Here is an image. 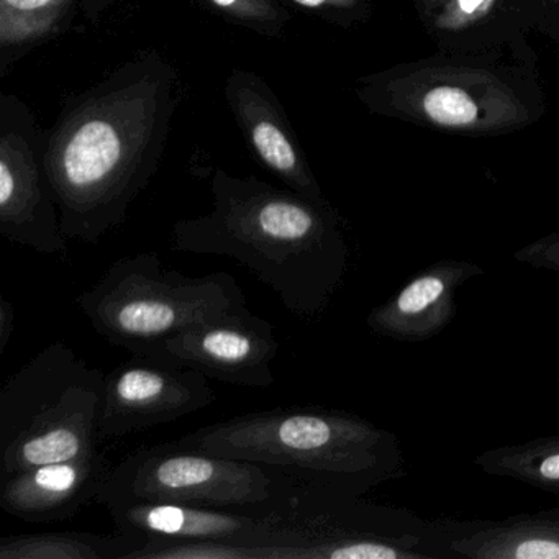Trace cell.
Segmentation results:
<instances>
[{"instance_id":"6da1fadb","label":"cell","mask_w":559,"mask_h":559,"mask_svg":"<svg viewBox=\"0 0 559 559\" xmlns=\"http://www.w3.org/2000/svg\"><path fill=\"white\" fill-rule=\"evenodd\" d=\"M181 99L176 68L146 50L64 103L44 159L68 240L94 245L127 221L158 173Z\"/></svg>"},{"instance_id":"7a4b0ae2","label":"cell","mask_w":559,"mask_h":559,"mask_svg":"<svg viewBox=\"0 0 559 559\" xmlns=\"http://www.w3.org/2000/svg\"><path fill=\"white\" fill-rule=\"evenodd\" d=\"M211 192L209 214L173 225V250L237 261L294 316L317 319L325 313L349 264L335 207L224 169L212 175Z\"/></svg>"},{"instance_id":"3957f363","label":"cell","mask_w":559,"mask_h":559,"mask_svg":"<svg viewBox=\"0 0 559 559\" xmlns=\"http://www.w3.org/2000/svg\"><path fill=\"white\" fill-rule=\"evenodd\" d=\"M178 443L261 464L299 484L358 496L407 476L397 435L338 408L250 412L199 428Z\"/></svg>"},{"instance_id":"277c9868","label":"cell","mask_w":559,"mask_h":559,"mask_svg":"<svg viewBox=\"0 0 559 559\" xmlns=\"http://www.w3.org/2000/svg\"><path fill=\"white\" fill-rule=\"evenodd\" d=\"M266 530L245 545L253 559H457L461 520H430L358 493L294 480L266 513Z\"/></svg>"},{"instance_id":"5b68a950","label":"cell","mask_w":559,"mask_h":559,"mask_svg":"<svg viewBox=\"0 0 559 559\" xmlns=\"http://www.w3.org/2000/svg\"><path fill=\"white\" fill-rule=\"evenodd\" d=\"M106 374L55 342L0 389L2 474L99 450Z\"/></svg>"},{"instance_id":"8992f818","label":"cell","mask_w":559,"mask_h":559,"mask_svg":"<svg viewBox=\"0 0 559 559\" xmlns=\"http://www.w3.org/2000/svg\"><path fill=\"white\" fill-rule=\"evenodd\" d=\"M76 304L104 340L155 359L168 340L247 307V299L230 274L186 276L165 267L158 254L140 253L110 264Z\"/></svg>"},{"instance_id":"52a82bcc","label":"cell","mask_w":559,"mask_h":559,"mask_svg":"<svg viewBox=\"0 0 559 559\" xmlns=\"http://www.w3.org/2000/svg\"><path fill=\"white\" fill-rule=\"evenodd\" d=\"M293 484L286 474L261 464L171 441L140 448L114 466L96 502H175L266 515Z\"/></svg>"},{"instance_id":"ba28073f","label":"cell","mask_w":559,"mask_h":559,"mask_svg":"<svg viewBox=\"0 0 559 559\" xmlns=\"http://www.w3.org/2000/svg\"><path fill=\"white\" fill-rule=\"evenodd\" d=\"M372 109L461 133H497L532 120L530 103L496 71L450 61L402 67L369 81Z\"/></svg>"},{"instance_id":"9c48e42d","label":"cell","mask_w":559,"mask_h":559,"mask_svg":"<svg viewBox=\"0 0 559 559\" xmlns=\"http://www.w3.org/2000/svg\"><path fill=\"white\" fill-rule=\"evenodd\" d=\"M45 132L19 97L0 96V235L41 254H63L68 238L44 159Z\"/></svg>"},{"instance_id":"30bf717a","label":"cell","mask_w":559,"mask_h":559,"mask_svg":"<svg viewBox=\"0 0 559 559\" xmlns=\"http://www.w3.org/2000/svg\"><path fill=\"white\" fill-rule=\"evenodd\" d=\"M215 401L217 392L202 372L135 356L106 376L100 441L179 420Z\"/></svg>"},{"instance_id":"8fae6325","label":"cell","mask_w":559,"mask_h":559,"mask_svg":"<svg viewBox=\"0 0 559 559\" xmlns=\"http://www.w3.org/2000/svg\"><path fill=\"white\" fill-rule=\"evenodd\" d=\"M277 353L273 323L241 307L168 340L155 361L195 369L225 384L267 389L276 382L271 365Z\"/></svg>"},{"instance_id":"7c38bea8","label":"cell","mask_w":559,"mask_h":559,"mask_svg":"<svg viewBox=\"0 0 559 559\" xmlns=\"http://www.w3.org/2000/svg\"><path fill=\"white\" fill-rule=\"evenodd\" d=\"M224 96L258 162L297 194L310 201H329L270 84L253 71L234 68L225 81Z\"/></svg>"},{"instance_id":"4fadbf2b","label":"cell","mask_w":559,"mask_h":559,"mask_svg":"<svg viewBox=\"0 0 559 559\" xmlns=\"http://www.w3.org/2000/svg\"><path fill=\"white\" fill-rule=\"evenodd\" d=\"M473 261L443 258L415 274L366 319L374 335L402 343H421L440 335L457 312V290L483 276Z\"/></svg>"},{"instance_id":"5bb4252c","label":"cell","mask_w":559,"mask_h":559,"mask_svg":"<svg viewBox=\"0 0 559 559\" xmlns=\"http://www.w3.org/2000/svg\"><path fill=\"white\" fill-rule=\"evenodd\" d=\"M100 450L74 460L2 474L0 509L28 523H58L73 519L96 502L112 471Z\"/></svg>"},{"instance_id":"9a60e30c","label":"cell","mask_w":559,"mask_h":559,"mask_svg":"<svg viewBox=\"0 0 559 559\" xmlns=\"http://www.w3.org/2000/svg\"><path fill=\"white\" fill-rule=\"evenodd\" d=\"M120 532L142 536L146 543L234 539L247 543L267 528L266 515L205 509L175 502L104 503Z\"/></svg>"},{"instance_id":"2e32d148","label":"cell","mask_w":559,"mask_h":559,"mask_svg":"<svg viewBox=\"0 0 559 559\" xmlns=\"http://www.w3.org/2000/svg\"><path fill=\"white\" fill-rule=\"evenodd\" d=\"M451 548L457 559H559V507L461 520Z\"/></svg>"},{"instance_id":"e0dca14e","label":"cell","mask_w":559,"mask_h":559,"mask_svg":"<svg viewBox=\"0 0 559 559\" xmlns=\"http://www.w3.org/2000/svg\"><path fill=\"white\" fill-rule=\"evenodd\" d=\"M146 545L142 536L120 532L19 533L0 538V559H132Z\"/></svg>"},{"instance_id":"ac0fdd59","label":"cell","mask_w":559,"mask_h":559,"mask_svg":"<svg viewBox=\"0 0 559 559\" xmlns=\"http://www.w3.org/2000/svg\"><path fill=\"white\" fill-rule=\"evenodd\" d=\"M474 464L489 476L559 493V435L490 448L477 454Z\"/></svg>"},{"instance_id":"d6986e66","label":"cell","mask_w":559,"mask_h":559,"mask_svg":"<svg viewBox=\"0 0 559 559\" xmlns=\"http://www.w3.org/2000/svg\"><path fill=\"white\" fill-rule=\"evenodd\" d=\"M76 0H0V55L34 47L67 27Z\"/></svg>"},{"instance_id":"ffe728a7","label":"cell","mask_w":559,"mask_h":559,"mask_svg":"<svg viewBox=\"0 0 559 559\" xmlns=\"http://www.w3.org/2000/svg\"><path fill=\"white\" fill-rule=\"evenodd\" d=\"M425 27L440 41L463 45L480 41V28H492L506 14V0H417Z\"/></svg>"},{"instance_id":"44dd1931","label":"cell","mask_w":559,"mask_h":559,"mask_svg":"<svg viewBox=\"0 0 559 559\" xmlns=\"http://www.w3.org/2000/svg\"><path fill=\"white\" fill-rule=\"evenodd\" d=\"M225 21L260 37L277 38L293 21L289 9L276 0H201Z\"/></svg>"},{"instance_id":"7402d4cb","label":"cell","mask_w":559,"mask_h":559,"mask_svg":"<svg viewBox=\"0 0 559 559\" xmlns=\"http://www.w3.org/2000/svg\"><path fill=\"white\" fill-rule=\"evenodd\" d=\"M329 24L348 28L369 15V0H290Z\"/></svg>"},{"instance_id":"603a6c76","label":"cell","mask_w":559,"mask_h":559,"mask_svg":"<svg viewBox=\"0 0 559 559\" xmlns=\"http://www.w3.org/2000/svg\"><path fill=\"white\" fill-rule=\"evenodd\" d=\"M513 260L535 270L559 274V231L525 245L513 253Z\"/></svg>"},{"instance_id":"cb8c5ba5","label":"cell","mask_w":559,"mask_h":559,"mask_svg":"<svg viewBox=\"0 0 559 559\" xmlns=\"http://www.w3.org/2000/svg\"><path fill=\"white\" fill-rule=\"evenodd\" d=\"M15 310L11 300L2 297L0 299V355H4L9 342L14 335Z\"/></svg>"},{"instance_id":"d4e9b609","label":"cell","mask_w":559,"mask_h":559,"mask_svg":"<svg viewBox=\"0 0 559 559\" xmlns=\"http://www.w3.org/2000/svg\"><path fill=\"white\" fill-rule=\"evenodd\" d=\"M100 4L106 5V0H99Z\"/></svg>"}]
</instances>
